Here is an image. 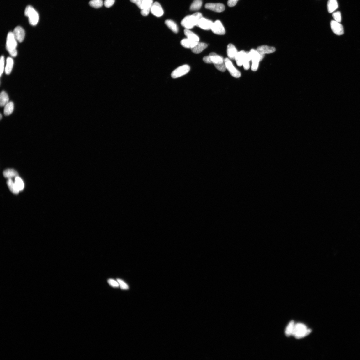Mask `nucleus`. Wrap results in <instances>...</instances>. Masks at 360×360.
<instances>
[{"mask_svg": "<svg viewBox=\"0 0 360 360\" xmlns=\"http://www.w3.org/2000/svg\"><path fill=\"white\" fill-rule=\"evenodd\" d=\"M310 329H307L304 324L298 323L295 324L293 335L296 339L302 338L308 336L311 332Z\"/></svg>", "mask_w": 360, "mask_h": 360, "instance_id": "7ed1b4c3", "label": "nucleus"}, {"mask_svg": "<svg viewBox=\"0 0 360 360\" xmlns=\"http://www.w3.org/2000/svg\"><path fill=\"white\" fill-rule=\"evenodd\" d=\"M25 15L29 18V22L32 25L35 26L38 24L39 20V15L33 7L28 6L26 8Z\"/></svg>", "mask_w": 360, "mask_h": 360, "instance_id": "20e7f679", "label": "nucleus"}, {"mask_svg": "<svg viewBox=\"0 0 360 360\" xmlns=\"http://www.w3.org/2000/svg\"><path fill=\"white\" fill-rule=\"evenodd\" d=\"M151 12L152 14L158 17H161L164 13L161 4L157 2L153 3Z\"/></svg>", "mask_w": 360, "mask_h": 360, "instance_id": "ddd939ff", "label": "nucleus"}, {"mask_svg": "<svg viewBox=\"0 0 360 360\" xmlns=\"http://www.w3.org/2000/svg\"><path fill=\"white\" fill-rule=\"evenodd\" d=\"M7 184L9 188L13 193L17 194L19 193V190L17 188L15 183H14L11 179H8L7 181Z\"/></svg>", "mask_w": 360, "mask_h": 360, "instance_id": "cd10ccee", "label": "nucleus"}, {"mask_svg": "<svg viewBox=\"0 0 360 360\" xmlns=\"http://www.w3.org/2000/svg\"><path fill=\"white\" fill-rule=\"evenodd\" d=\"M90 6L95 8L102 7L103 5L102 0H92L89 3Z\"/></svg>", "mask_w": 360, "mask_h": 360, "instance_id": "7c9ffc66", "label": "nucleus"}, {"mask_svg": "<svg viewBox=\"0 0 360 360\" xmlns=\"http://www.w3.org/2000/svg\"><path fill=\"white\" fill-rule=\"evenodd\" d=\"M211 30L214 33L218 35H223L225 33L224 26L219 20H217L213 23Z\"/></svg>", "mask_w": 360, "mask_h": 360, "instance_id": "1a4fd4ad", "label": "nucleus"}, {"mask_svg": "<svg viewBox=\"0 0 360 360\" xmlns=\"http://www.w3.org/2000/svg\"><path fill=\"white\" fill-rule=\"evenodd\" d=\"M115 1V0H105L104 3V6L107 8H109L113 6Z\"/></svg>", "mask_w": 360, "mask_h": 360, "instance_id": "58836bf2", "label": "nucleus"}, {"mask_svg": "<svg viewBox=\"0 0 360 360\" xmlns=\"http://www.w3.org/2000/svg\"><path fill=\"white\" fill-rule=\"evenodd\" d=\"M238 52L235 46L232 44H229L227 47V55L229 59L235 60Z\"/></svg>", "mask_w": 360, "mask_h": 360, "instance_id": "f3484780", "label": "nucleus"}, {"mask_svg": "<svg viewBox=\"0 0 360 360\" xmlns=\"http://www.w3.org/2000/svg\"><path fill=\"white\" fill-rule=\"evenodd\" d=\"M184 33L187 38L195 42H199V37L189 29H186L184 30Z\"/></svg>", "mask_w": 360, "mask_h": 360, "instance_id": "b1692460", "label": "nucleus"}, {"mask_svg": "<svg viewBox=\"0 0 360 360\" xmlns=\"http://www.w3.org/2000/svg\"><path fill=\"white\" fill-rule=\"evenodd\" d=\"M224 62L227 70L231 75L234 77L238 78L241 76L240 72L234 66L231 61L228 58H225Z\"/></svg>", "mask_w": 360, "mask_h": 360, "instance_id": "0eeeda50", "label": "nucleus"}, {"mask_svg": "<svg viewBox=\"0 0 360 360\" xmlns=\"http://www.w3.org/2000/svg\"><path fill=\"white\" fill-rule=\"evenodd\" d=\"M239 1V0H229L227 2V5L230 7H234Z\"/></svg>", "mask_w": 360, "mask_h": 360, "instance_id": "a19ab883", "label": "nucleus"}, {"mask_svg": "<svg viewBox=\"0 0 360 360\" xmlns=\"http://www.w3.org/2000/svg\"><path fill=\"white\" fill-rule=\"evenodd\" d=\"M1 115V117H0V118H1V120L2 119V114H1V115Z\"/></svg>", "mask_w": 360, "mask_h": 360, "instance_id": "79ce46f5", "label": "nucleus"}, {"mask_svg": "<svg viewBox=\"0 0 360 360\" xmlns=\"http://www.w3.org/2000/svg\"><path fill=\"white\" fill-rule=\"evenodd\" d=\"M294 326L295 324L294 321L292 320L289 323L285 330V333L286 336L287 337H289L291 335H293Z\"/></svg>", "mask_w": 360, "mask_h": 360, "instance_id": "c85d7f7f", "label": "nucleus"}, {"mask_svg": "<svg viewBox=\"0 0 360 360\" xmlns=\"http://www.w3.org/2000/svg\"><path fill=\"white\" fill-rule=\"evenodd\" d=\"M257 50L259 53L264 55L266 54L273 53L276 51L275 47L267 45L259 46L257 47Z\"/></svg>", "mask_w": 360, "mask_h": 360, "instance_id": "dca6fc26", "label": "nucleus"}, {"mask_svg": "<svg viewBox=\"0 0 360 360\" xmlns=\"http://www.w3.org/2000/svg\"><path fill=\"white\" fill-rule=\"evenodd\" d=\"M199 42H195L188 38L183 39L181 41L182 45L185 48L191 49L193 48Z\"/></svg>", "mask_w": 360, "mask_h": 360, "instance_id": "aec40b11", "label": "nucleus"}, {"mask_svg": "<svg viewBox=\"0 0 360 360\" xmlns=\"http://www.w3.org/2000/svg\"><path fill=\"white\" fill-rule=\"evenodd\" d=\"M208 45L204 42H198L191 49L192 52L194 54H199L202 52L204 50L207 48Z\"/></svg>", "mask_w": 360, "mask_h": 360, "instance_id": "a211bd4d", "label": "nucleus"}, {"mask_svg": "<svg viewBox=\"0 0 360 360\" xmlns=\"http://www.w3.org/2000/svg\"><path fill=\"white\" fill-rule=\"evenodd\" d=\"M203 60L206 63H213L214 65L224 62L223 57L214 52L211 53L208 56L204 57Z\"/></svg>", "mask_w": 360, "mask_h": 360, "instance_id": "423d86ee", "label": "nucleus"}, {"mask_svg": "<svg viewBox=\"0 0 360 360\" xmlns=\"http://www.w3.org/2000/svg\"><path fill=\"white\" fill-rule=\"evenodd\" d=\"M5 60L3 56H2L0 60V75L1 77L2 74L4 71Z\"/></svg>", "mask_w": 360, "mask_h": 360, "instance_id": "e433bc0d", "label": "nucleus"}, {"mask_svg": "<svg viewBox=\"0 0 360 360\" xmlns=\"http://www.w3.org/2000/svg\"><path fill=\"white\" fill-rule=\"evenodd\" d=\"M202 0H194L190 6V9L192 11H197L202 7Z\"/></svg>", "mask_w": 360, "mask_h": 360, "instance_id": "c756f323", "label": "nucleus"}, {"mask_svg": "<svg viewBox=\"0 0 360 360\" xmlns=\"http://www.w3.org/2000/svg\"><path fill=\"white\" fill-rule=\"evenodd\" d=\"M165 24L167 27L174 33H177L178 32V26L173 21L171 20H167L165 21Z\"/></svg>", "mask_w": 360, "mask_h": 360, "instance_id": "bb28decb", "label": "nucleus"}, {"mask_svg": "<svg viewBox=\"0 0 360 360\" xmlns=\"http://www.w3.org/2000/svg\"><path fill=\"white\" fill-rule=\"evenodd\" d=\"M332 17L335 20L336 22L341 23L342 20V17L341 13L340 12L337 11L333 13L332 14Z\"/></svg>", "mask_w": 360, "mask_h": 360, "instance_id": "72a5a7b5", "label": "nucleus"}, {"mask_svg": "<svg viewBox=\"0 0 360 360\" xmlns=\"http://www.w3.org/2000/svg\"><path fill=\"white\" fill-rule=\"evenodd\" d=\"M202 17V15L200 13L187 16L182 21L181 25L186 29H192L197 25L199 20Z\"/></svg>", "mask_w": 360, "mask_h": 360, "instance_id": "f257e3e1", "label": "nucleus"}, {"mask_svg": "<svg viewBox=\"0 0 360 360\" xmlns=\"http://www.w3.org/2000/svg\"><path fill=\"white\" fill-rule=\"evenodd\" d=\"M13 34L15 38L19 42L23 41L25 37V32L24 29L20 26H17L14 29Z\"/></svg>", "mask_w": 360, "mask_h": 360, "instance_id": "2eb2a0df", "label": "nucleus"}, {"mask_svg": "<svg viewBox=\"0 0 360 360\" xmlns=\"http://www.w3.org/2000/svg\"><path fill=\"white\" fill-rule=\"evenodd\" d=\"M14 65V61L12 57H8L7 60L6 68L5 69V73L7 75L11 73Z\"/></svg>", "mask_w": 360, "mask_h": 360, "instance_id": "5701e85b", "label": "nucleus"}, {"mask_svg": "<svg viewBox=\"0 0 360 360\" xmlns=\"http://www.w3.org/2000/svg\"><path fill=\"white\" fill-rule=\"evenodd\" d=\"M3 175L5 177L8 179H11L13 177L18 176L17 172L13 169H8L4 171Z\"/></svg>", "mask_w": 360, "mask_h": 360, "instance_id": "4be33fe9", "label": "nucleus"}, {"mask_svg": "<svg viewBox=\"0 0 360 360\" xmlns=\"http://www.w3.org/2000/svg\"><path fill=\"white\" fill-rule=\"evenodd\" d=\"M15 183L19 191H22L24 188V183L22 179L19 177L15 178Z\"/></svg>", "mask_w": 360, "mask_h": 360, "instance_id": "2f4dec72", "label": "nucleus"}, {"mask_svg": "<svg viewBox=\"0 0 360 360\" xmlns=\"http://www.w3.org/2000/svg\"><path fill=\"white\" fill-rule=\"evenodd\" d=\"M130 1L136 4L139 8L141 9L142 0H130Z\"/></svg>", "mask_w": 360, "mask_h": 360, "instance_id": "ea45409f", "label": "nucleus"}, {"mask_svg": "<svg viewBox=\"0 0 360 360\" xmlns=\"http://www.w3.org/2000/svg\"><path fill=\"white\" fill-rule=\"evenodd\" d=\"M117 281L118 282L121 289L123 290H127L129 289V286L125 282L123 281V280L119 279H118Z\"/></svg>", "mask_w": 360, "mask_h": 360, "instance_id": "f704fd0d", "label": "nucleus"}, {"mask_svg": "<svg viewBox=\"0 0 360 360\" xmlns=\"http://www.w3.org/2000/svg\"><path fill=\"white\" fill-rule=\"evenodd\" d=\"M108 282L111 286L113 287L118 288L119 286V284L118 281H116L113 279H109L108 280Z\"/></svg>", "mask_w": 360, "mask_h": 360, "instance_id": "4c0bfd02", "label": "nucleus"}, {"mask_svg": "<svg viewBox=\"0 0 360 360\" xmlns=\"http://www.w3.org/2000/svg\"><path fill=\"white\" fill-rule=\"evenodd\" d=\"M214 66L217 70L221 72H225L226 69L225 62L220 64L215 65Z\"/></svg>", "mask_w": 360, "mask_h": 360, "instance_id": "c9c22d12", "label": "nucleus"}, {"mask_svg": "<svg viewBox=\"0 0 360 360\" xmlns=\"http://www.w3.org/2000/svg\"><path fill=\"white\" fill-rule=\"evenodd\" d=\"M252 61L251 70L254 71H256L258 68L259 62L262 61L265 55L260 53L257 50L251 49L249 52Z\"/></svg>", "mask_w": 360, "mask_h": 360, "instance_id": "39448f33", "label": "nucleus"}, {"mask_svg": "<svg viewBox=\"0 0 360 360\" xmlns=\"http://www.w3.org/2000/svg\"><path fill=\"white\" fill-rule=\"evenodd\" d=\"M213 23L211 21L203 17L199 20L197 26L204 30H209Z\"/></svg>", "mask_w": 360, "mask_h": 360, "instance_id": "4468645a", "label": "nucleus"}, {"mask_svg": "<svg viewBox=\"0 0 360 360\" xmlns=\"http://www.w3.org/2000/svg\"><path fill=\"white\" fill-rule=\"evenodd\" d=\"M251 61V58L249 54V53L246 52V55L244 62H243V66L244 69L245 70H248L250 67V61Z\"/></svg>", "mask_w": 360, "mask_h": 360, "instance_id": "473e14b6", "label": "nucleus"}, {"mask_svg": "<svg viewBox=\"0 0 360 360\" xmlns=\"http://www.w3.org/2000/svg\"><path fill=\"white\" fill-rule=\"evenodd\" d=\"M17 40L15 39L13 33L10 32L7 35L6 41V49L9 54L12 56H17Z\"/></svg>", "mask_w": 360, "mask_h": 360, "instance_id": "f03ea898", "label": "nucleus"}, {"mask_svg": "<svg viewBox=\"0 0 360 360\" xmlns=\"http://www.w3.org/2000/svg\"><path fill=\"white\" fill-rule=\"evenodd\" d=\"M9 98L7 93L3 91L0 95V105L1 107H4L9 102Z\"/></svg>", "mask_w": 360, "mask_h": 360, "instance_id": "a878e982", "label": "nucleus"}, {"mask_svg": "<svg viewBox=\"0 0 360 360\" xmlns=\"http://www.w3.org/2000/svg\"><path fill=\"white\" fill-rule=\"evenodd\" d=\"M205 7L206 9L217 13H221L225 9L224 5L220 3H208L205 4Z\"/></svg>", "mask_w": 360, "mask_h": 360, "instance_id": "f8f14e48", "label": "nucleus"}, {"mask_svg": "<svg viewBox=\"0 0 360 360\" xmlns=\"http://www.w3.org/2000/svg\"><path fill=\"white\" fill-rule=\"evenodd\" d=\"M330 25L332 30L336 34L341 35L343 34V26L340 23L333 20L331 21Z\"/></svg>", "mask_w": 360, "mask_h": 360, "instance_id": "9b49d317", "label": "nucleus"}, {"mask_svg": "<svg viewBox=\"0 0 360 360\" xmlns=\"http://www.w3.org/2000/svg\"><path fill=\"white\" fill-rule=\"evenodd\" d=\"M246 52L242 50L238 52L235 58L236 64L238 66H241L244 62Z\"/></svg>", "mask_w": 360, "mask_h": 360, "instance_id": "6ab92c4d", "label": "nucleus"}, {"mask_svg": "<svg viewBox=\"0 0 360 360\" xmlns=\"http://www.w3.org/2000/svg\"><path fill=\"white\" fill-rule=\"evenodd\" d=\"M153 4V0H142L141 9L143 16H146L149 14Z\"/></svg>", "mask_w": 360, "mask_h": 360, "instance_id": "9d476101", "label": "nucleus"}, {"mask_svg": "<svg viewBox=\"0 0 360 360\" xmlns=\"http://www.w3.org/2000/svg\"><path fill=\"white\" fill-rule=\"evenodd\" d=\"M338 7L337 0H328L327 7L328 11L329 13L334 12L337 9Z\"/></svg>", "mask_w": 360, "mask_h": 360, "instance_id": "412c9836", "label": "nucleus"}, {"mask_svg": "<svg viewBox=\"0 0 360 360\" xmlns=\"http://www.w3.org/2000/svg\"><path fill=\"white\" fill-rule=\"evenodd\" d=\"M190 67L188 65H184L180 66L174 70L171 74V76L173 78L181 77L187 74L189 71Z\"/></svg>", "mask_w": 360, "mask_h": 360, "instance_id": "6e6552de", "label": "nucleus"}, {"mask_svg": "<svg viewBox=\"0 0 360 360\" xmlns=\"http://www.w3.org/2000/svg\"><path fill=\"white\" fill-rule=\"evenodd\" d=\"M4 107V114L5 115L8 116L12 114L14 109V104L12 102H9Z\"/></svg>", "mask_w": 360, "mask_h": 360, "instance_id": "393cba45", "label": "nucleus"}]
</instances>
